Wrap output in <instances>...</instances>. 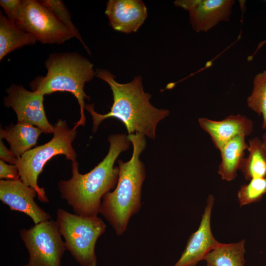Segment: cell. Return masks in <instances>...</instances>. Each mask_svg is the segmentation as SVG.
<instances>
[{
	"mask_svg": "<svg viewBox=\"0 0 266 266\" xmlns=\"http://www.w3.org/2000/svg\"><path fill=\"white\" fill-rule=\"evenodd\" d=\"M110 144L105 158L90 171L81 174L77 160L71 162V178L58 183L61 197L66 200L73 213L83 217H96L103 197L115 188L119 173V166H114L120 153L131 144L125 134H114L108 137Z\"/></svg>",
	"mask_w": 266,
	"mask_h": 266,
	"instance_id": "6da1fadb",
	"label": "cell"
},
{
	"mask_svg": "<svg viewBox=\"0 0 266 266\" xmlns=\"http://www.w3.org/2000/svg\"><path fill=\"white\" fill-rule=\"evenodd\" d=\"M95 74L109 86L113 102L110 111L104 114L97 112L94 104L85 105V109L92 117L93 133L104 120L115 118L123 122L129 135L139 133L151 139L155 138L158 123L168 116L169 111L156 108L150 103L151 95L144 92L141 76H135L127 83H120L107 69L97 68Z\"/></svg>",
	"mask_w": 266,
	"mask_h": 266,
	"instance_id": "7a4b0ae2",
	"label": "cell"
},
{
	"mask_svg": "<svg viewBox=\"0 0 266 266\" xmlns=\"http://www.w3.org/2000/svg\"><path fill=\"white\" fill-rule=\"evenodd\" d=\"M128 138L133 146L132 157L126 162L117 161V185L113 191L103 197L99 212L117 235L125 233L131 218L141 207V189L146 176L144 165L139 159L146 145L145 136L135 133Z\"/></svg>",
	"mask_w": 266,
	"mask_h": 266,
	"instance_id": "3957f363",
	"label": "cell"
},
{
	"mask_svg": "<svg viewBox=\"0 0 266 266\" xmlns=\"http://www.w3.org/2000/svg\"><path fill=\"white\" fill-rule=\"evenodd\" d=\"M45 66L46 75L36 77L30 84L33 91L43 95L58 91L71 93L80 106V119L74 127L84 126V100H90V97L84 89L85 84L96 75L93 64L78 53L66 52L50 54Z\"/></svg>",
	"mask_w": 266,
	"mask_h": 266,
	"instance_id": "277c9868",
	"label": "cell"
},
{
	"mask_svg": "<svg viewBox=\"0 0 266 266\" xmlns=\"http://www.w3.org/2000/svg\"><path fill=\"white\" fill-rule=\"evenodd\" d=\"M53 134L50 141L26 152L17 158L15 164L20 179L36 191L38 200L42 202L49 200L37 180L46 163L58 155H64L71 162L76 160L77 154L72 145L77 135L76 128H69L65 121L59 119L54 125Z\"/></svg>",
	"mask_w": 266,
	"mask_h": 266,
	"instance_id": "5b68a950",
	"label": "cell"
},
{
	"mask_svg": "<svg viewBox=\"0 0 266 266\" xmlns=\"http://www.w3.org/2000/svg\"><path fill=\"white\" fill-rule=\"evenodd\" d=\"M56 222L65 246L81 266H97L95 246L106 226L96 217H83L59 208Z\"/></svg>",
	"mask_w": 266,
	"mask_h": 266,
	"instance_id": "8992f818",
	"label": "cell"
},
{
	"mask_svg": "<svg viewBox=\"0 0 266 266\" xmlns=\"http://www.w3.org/2000/svg\"><path fill=\"white\" fill-rule=\"evenodd\" d=\"M19 233L29 255L22 266H61L66 249L56 221L41 222Z\"/></svg>",
	"mask_w": 266,
	"mask_h": 266,
	"instance_id": "52a82bcc",
	"label": "cell"
},
{
	"mask_svg": "<svg viewBox=\"0 0 266 266\" xmlns=\"http://www.w3.org/2000/svg\"><path fill=\"white\" fill-rule=\"evenodd\" d=\"M18 27L44 44H61L74 37L48 8L35 0H22Z\"/></svg>",
	"mask_w": 266,
	"mask_h": 266,
	"instance_id": "ba28073f",
	"label": "cell"
},
{
	"mask_svg": "<svg viewBox=\"0 0 266 266\" xmlns=\"http://www.w3.org/2000/svg\"><path fill=\"white\" fill-rule=\"evenodd\" d=\"M7 96L3 103L11 107L16 114L17 123L35 126L44 133H53L54 125L48 121L43 107V94L29 91L22 85L13 84L6 89Z\"/></svg>",
	"mask_w": 266,
	"mask_h": 266,
	"instance_id": "9c48e42d",
	"label": "cell"
},
{
	"mask_svg": "<svg viewBox=\"0 0 266 266\" xmlns=\"http://www.w3.org/2000/svg\"><path fill=\"white\" fill-rule=\"evenodd\" d=\"M234 3L233 0H178L176 6L188 11L190 23L196 32H207L221 22H227Z\"/></svg>",
	"mask_w": 266,
	"mask_h": 266,
	"instance_id": "30bf717a",
	"label": "cell"
},
{
	"mask_svg": "<svg viewBox=\"0 0 266 266\" xmlns=\"http://www.w3.org/2000/svg\"><path fill=\"white\" fill-rule=\"evenodd\" d=\"M36 191L20 179L0 180V200L11 210L26 214L34 225L51 219V215L35 202Z\"/></svg>",
	"mask_w": 266,
	"mask_h": 266,
	"instance_id": "8fae6325",
	"label": "cell"
},
{
	"mask_svg": "<svg viewBox=\"0 0 266 266\" xmlns=\"http://www.w3.org/2000/svg\"><path fill=\"white\" fill-rule=\"evenodd\" d=\"M214 202L213 195H209L197 230L187 241L180 258L173 266H195L204 260L206 255L219 243L214 237L211 229L210 220Z\"/></svg>",
	"mask_w": 266,
	"mask_h": 266,
	"instance_id": "7c38bea8",
	"label": "cell"
},
{
	"mask_svg": "<svg viewBox=\"0 0 266 266\" xmlns=\"http://www.w3.org/2000/svg\"><path fill=\"white\" fill-rule=\"evenodd\" d=\"M105 14L114 30L127 34L137 32L148 15L141 0H109Z\"/></svg>",
	"mask_w": 266,
	"mask_h": 266,
	"instance_id": "4fadbf2b",
	"label": "cell"
},
{
	"mask_svg": "<svg viewBox=\"0 0 266 266\" xmlns=\"http://www.w3.org/2000/svg\"><path fill=\"white\" fill-rule=\"evenodd\" d=\"M198 122L219 150L225 144L237 136L250 135L254 129L253 121L241 114L231 115L219 121L201 117L199 118Z\"/></svg>",
	"mask_w": 266,
	"mask_h": 266,
	"instance_id": "5bb4252c",
	"label": "cell"
},
{
	"mask_svg": "<svg viewBox=\"0 0 266 266\" xmlns=\"http://www.w3.org/2000/svg\"><path fill=\"white\" fill-rule=\"evenodd\" d=\"M44 133L40 129L33 125L17 123L11 124L4 129H0V139H5L14 155L19 158L36 144L39 135Z\"/></svg>",
	"mask_w": 266,
	"mask_h": 266,
	"instance_id": "9a60e30c",
	"label": "cell"
},
{
	"mask_svg": "<svg viewBox=\"0 0 266 266\" xmlns=\"http://www.w3.org/2000/svg\"><path fill=\"white\" fill-rule=\"evenodd\" d=\"M247 148L246 137L239 135L231 139L220 148L221 162L218 173L223 180L231 181L236 178Z\"/></svg>",
	"mask_w": 266,
	"mask_h": 266,
	"instance_id": "2e32d148",
	"label": "cell"
},
{
	"mask_svg": "<svg viewBox=\"0 0 266 266\" xmlns=\"http://www.w3.org/2000/svg\"><path fill=\"white\" fill-rule=\"evenodd\" d=\"M36 40L12 24L0 11V60L13 51L24 46L34 44Z\"/></svg>",
	"mask_w": 266,
	"mask_h": 266,
	"instance_id": "e0dca14e",
	"label": "cell"
},
{
	"mask_svg": "<svg viewBox=\"0 0 266 266\" xmlns=\"http://www.w3.org/2000/svg\"><path fill=\"white\" fill-rule=\"evenodd\" d=\"M244 239L235 243H220L205 257L206 266H244Z\"/></svg>",
	"mask_w": 266,
	"mask_h": 266,
	"instance_id": "ac0fdd59",
	"label": "cell"
},
{
	"mask_svg": "<svg viewBox=\"0 0 266 266\" xmlns=\"http://www.w3.org/2000/svg\"><path fill=\"white\" fill-rule=\"evenodd\" d=\"M248 154L244 157L239 170L248 181L266 176V157L262 139L254 137L248 140L247 149Z\"/></svg>",
	"mask_w": 266,
	"mask_h": 266,
	"instance_id": "d6986e66",
	"label": "cell"
},
{
	"mask_svg": "<svg viewBox=\"0 0 266 266\" xmlns=\"http://www.w3.org/2000/svg\"><path fill=\"white\" fill-rule=\"evenodd\" d=\"M251 94L247 99V105L252 110L262 116V128L266 129V69L258 73L253 81Z\"/></svg>",
	"mask_w": 266,
	"mask_h": 266,
	"instance_id": "ffe728a7",
	"label": "cell"
},
{
	"mask_svg": "<svg viewBox=\"0 0 266 266\" xmlns=\"http://www.w3.org/2000/svg\"><path fill=\"white\" fill-rule=\"evenodd\" d=\"M40 2L48 8L58 19L81 42L88 54H91L89 49L85 45L78 30L71 20V16L66 7L62 0H43Z\"/></svg>",
	"mask_w": 266,
	"mask_h": 266,
	"instance_id": "44dd1931",
	"label": "cell"
},
{
	"mask_svg": "<svg viewBox=\"0 0 266 266\" xmlns=\"http://www.w3.org/2000/svg\"><path fill=\"white\" fill-rule=\"evenodd\" d=\"M240 186L237 198L240 207L257 202L266 193V177L250 180Z\"/></svg>",
	"mask_w": 266,
	"mask_h": 266,
	"instance_id": "7402d4cb",
	"label": "cell"
},
{
	"mask_svg": "<svg viewBox=\"0 0 266 266\" xmlns=\"http://www.w3.org/2000/svg\"><path fill=\"white\" fill-rule=\"evenodd\" d=\"M0 5L3 9L6 17L18 27L22 11L21 0H1Z\"/></svg>",
	"mask_w": 266,
	"mask_h": 266,
	"instance_id": "603a6c76",
	"label": "cell"
},
{
	"mask_svg": "<svg viewBox=\"0 0 266 266\" xmlns=\"http://www.w3.org/2000/svg\"><path fill=\"white\" fill-rule=\"evenodd\" d=\"M0 178L6 180H17L20 179V175L17 166L15 165H8L4 161H0Z\"/></svg>",
	"mask_w": 266,
	"mask_h": 266,
	"instance_id": "cb8c5ba5",
	"label": "cell"
},
{
	"mask_svg": "<svg viewBox=\"0 0 266 266\" xmlns=\"http://www.w3.org/2000/svg\"><path fill=\"white\" fill-rule=\"evenodd\" d=\"M0 160L15 165L17 161V158L12 153L10 149H8L5 146L1 139L0 141Z\"/></svg>",
	"mask_w": 266,
	"mask_h": 266,
	"instance_id": "d4e9b609",
	"label": "cell"
},
{
	"mask_svg": "<svg viewBox=\"0 0 266 266\" xmlns=\"http://www.w3.org/2000/svg\"><path fill=\"white\" fill-rule=\"evenodd\" d=\"M261 139L262 141L264 151L266 157V132L263 134Z\"/></svg>",
	"mask_w": 266,
	"mask_h": 266,
	"instance_id": "484cf974",
	"label": "cell"
}]
</instances>
